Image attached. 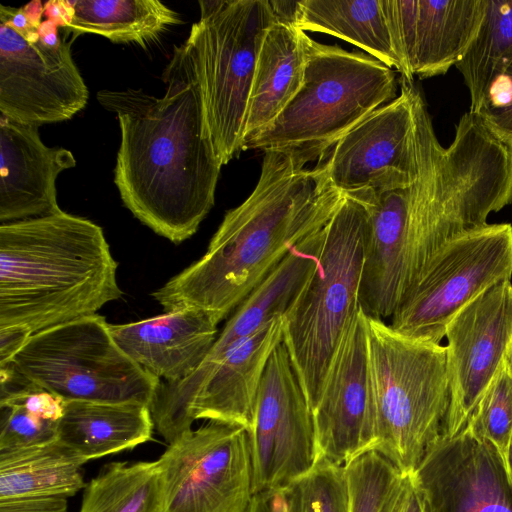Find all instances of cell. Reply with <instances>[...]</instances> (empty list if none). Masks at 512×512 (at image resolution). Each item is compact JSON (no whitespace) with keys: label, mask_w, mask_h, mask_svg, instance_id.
<instances>
[{"label":"cell","mask_w":512,"mask_h":512,"mask_svg":"<svg viewBox=\"0 0 512 512\" xmlns=\"http://www.w3.org/2000/svg\"><path fill=\"white\" fill-rule=\"evenodd\" d=\"M165 94L101 90L99 103L117 116L121 141L114 182L126 208L156 234L178 244L212 209L221 167L206 122L195 55L174 48Z\"/></svg>","instance_id":"6da1fadb"},{"label":"cell","mask_w":512,"mask_h":512,"mask_svg":"<svg viewBox=\"0 0 512 512\" xmlns=\"http://www.w3.org/2000/svg\"><path fill=\"white\" fill-rule=\"evenodd\" d=\"M344 195L319 165L265 151L255 189L229 210L205 254L152 293L164 311L228 316L297 244L322 230Z\"/></svg>","instance_id":"7a4b0ae2"},{"label":"cell","mask_w":512,"mask_h":512,"mask_svg":"<svg viewBox=\"0 0 512 512\" xmlns=\"http://www.w3.org/2000/svg\"><path fill=\"white\" fill-rule=\"evenodd\" d=\"M103 229L63 210L0 225V327L32 335L122 296Z\"/></svg>","instance_id":"3957f363"},{"label":"cell","mask_w":512,"mask_h":512,"mask_svg":"<svg viewBox=\"0 0 512 512\" xmlns=\"http://www.w3.org/2000/svg\"><path fill=\"white\" fill-rule=\"evenodd\" d=\"M414 117L418 174L408 187L401 302L436 250L484 227L490 213L512 203V148L495 138L475 113L460 118L448 148L439 143L418 89Z\"/></svg>","instance_id":"277c9868"},{"label":"cell","mask_w":512,"mask_h":512,"mask_svg":"<svg viewBox=\"0 0 512 512\" xmlns=\"http://www.w3.org/2000/svg\"><path fill=\"white\" fill-rule=\"evenodd\" d=\"M395 71L363 52L311 40L303 83L261 133L243 150L277 151L305 166L373 111L397 97Z\"/></svg>","instance_id":"5b68a950"},{"label":"cell","mask_w":512,"mask_h":512,"mask_svg":"<svg viewBox=\"0 0 512 512\" xmlns=\"http://www.w3.org/2000/svg\"><path fill=\"white\" fill-rule=\"evenodd\" d=\"M365 314V313H364ZM376 420L373 450L414 472L442 434L450 404L446 347L403 336L365 315Z\"/></svg>","instance_id":"8992f818"},{"label":"cell","mask_w":512,"mask_h":512,"mask_svg":"<svg viewBox=\"0 0 512 512\" xmlns=\"http://www.w3.org/2000/svg\"><path fill=\"white\" fill-rule=\"evenodd\" d=\"M367 210L344 196L325 228L319 264L283 316L285 344L311 411L359 309Z\"/></svg>","instance_id":"52a82bcc"},{"label":"cell","mask_w":512,"mask_h":512,"mask_svg":"<svg viewBox=\"0 0 512 512\" xmlns=\"http://www.w3.org/2000/svg\"><path fill=\"white\" fill-rule=\"evenodd\" d=\"M190 29L207 126L227 164L243 151L244 130L263 39L277 21L269 0H200Z\"/></svg>","instance_id":"ba28073f"},{"label":"cell","mask_w":512,"mask_h":512,"mask_svg":"<svg viewBox=\"0 0 512 512\" xmlns=\"http://www.w3.org/2000/svg\"><path fill=\"white\" fill-rule=\"evenodd\" d=\"M7 365L64 401L150 407L161 381L122 351L98 314L31 335Z\"/></svg>","instance_id":"9c48e42d"},{"label":"cell","mask_w":512,"mask_h":512,"mask_svg":"<svg viewBox=\"0 0 512 512\" xmlns=\"http://www.w3.org/2000/svg\"><path fill=\"white\" fill-rule=\"evenodd\" d=\"M43 16L41 1L0 5V114L36 127L71 119L89 98L73 39H62L57 22Z\"/></svg>","instance_id":"30bf717a"},{"label":"cell","mask_w":512,"mask_h":512,"mask_svg":"<svg viewBox=\"0 0 512 512\" xmlns=\"http://www.w3.org/2000/svg\"><path fill=\"white\" fill-rule=\"evenodd\" d=\"M511 276V224H487L463 233L430 257L389 325L408 338L440 344L459 311Z\"/></svg>","instance_id":"8fae6325"},{"label":"cell","mask_w":512,"mask_h":512,"mask_svg":"<svg viewBox=\"0 0 512 512\" xmlns=\"http://www.w3.org/2000/svg\"><path fill=\"white\" fill-rule=\"evenodd\" d=\"M283 316L275 317L212 363L185 379L160 381L150 411L154 427L171 444L199 419L252 426L267 362L283 342Z\"/></svg>","instance_id":"7c38bea8"},{"label":"cell","mask_w":512,"mask_h":512,"mask_svg":"<svg viewBox=\"0 0 512 512\" xmlns=\"http://www.w3.org/2000/svg\"><path fill=\"white\" fill-rule=\"evenodd\" d=\"M162 512H246L253 493L248 431L208 421L156 460Z\"/></svg>","instance_id":"4fadbf2b"},{"label":"cell","mask_w":512,"mask_h":512,"mask_svg":"<svg viewBox=\"0 0 512 512\" xmlns=\"http://www.w3.org/2000/svg\"><path fill=\"white\" fill-rule=\"evenodd\" d=\"M248 435L254 494L282 489L317 461L312 411L283 342L267 362Z\"/></svg>","instance_id":"5bb4252c"},{"label":"cell","mask_w":512,"mask_h":512,"mask_svg":"<svg viewBox=\"0 0 512 512\" xmlns=\"http://www.w3.org/2000/svg\"><path fill=\"white\" fill-rule=\"evenodd\" d=\"M416 90L413 83L401 80L394 100L373 111L319 160L332 186L344 196L403 189L415 182Z\"/></svg>","instance_id":"9a60e30c"},{"label":"cell","mask_w":512,"mask_h":512,"mask_svg":"<svg viewBox=\"0 0 512 512\" xmlns=\"http://www.w3.org/2000/svg\"><path fill=\"white\" fill-rule=\"evenodd\" d=\"M450 404L443 434L467 425L501 367L512 339V282L500 281L467 304L446 327Z\"/></svg>","instance_id":"2e32d148"},{"label":"cell","mask_w":512,"mask_h":512,"mask_svg":"<svg viewBox=\"0 0 512 512\" xmlns=\"http://www.w3.org/2000/svg\"><path fill=\"white\" fill-rule=\"evenodd\" d=\"M312 417L317 460L344 466L374 449L375 409L361 307L335 353Z\"/></svg>","instance_id":"e0dca14e"},{"label":"cell","mask_w":512,"mask_h":512,"mask_svg":"<svg viewBox=\"0 0 512 512\" xmlns=\"http://www.w3.org/2000/svg\"><path fill=\"white\" fill-rule=\"evenodd\" d=\"M486 0H384L402 80L445 74L475 38Z\"/></svg>","instance_id":"ac0fdd59"},{"label":"cell","mask_w":512,"mask_h":512,"mask_svg":"<svg viewBox=\"0 0 512 512\" xmlns=\"http://www.w3.org/2000/svg\"><path fill=\"white\" fill-rule=\"evenodd\" d=\"M415 473L432 512H512V480L499 456L466 428L442 433Z\"/></svg>","instance_id":"d6986e66"},{"label":"cell","mask_w":512,"mask_h":512,"mask_svg":"<svg viewBox=\"0 0 512 512\" xmlns=\"http://www.w3.org/2000/svg\"><path fill=\"white\" fill-rule=\"evenodd\" d=\"M36 126L0 114V222L44 217L62 211L58 175L76 165L71 151L46 146Z\"/></svg>","instance_id":"ffe728a7"},{"label":"cell","mask_w":512,"mask_h":512,"mask_svg":"<svg viewBox=\"0 0 512 512\" xmlns=\"http://www.w3.org/2000/svg\"><path fill=\"white\" fill-rule=\"evenodd\" d=\"M217 325L203 310L183 308L109 330L122 351L143 369L168 383L191 375L217 338Z\"/></svg>","instance_id":"44dd1931"},{"label":"cell","mask_w":512,"mask_h":512,"mask_svg":"<svg viewBox=\"0 0 512 512\" xmlns=\"http://www.w3.org/2000/svg\"><path fill=\"white\" fill-rule=\"evenodd\" d=\"M353 199L367 210L359 303L365 315L385 321L402 296L408 187Z\"/></svg>","instance_id":"7402d4cb"},{"label":"cell","mask_w":512,"mask_h":512,"mask_svg":"<svg viewBox=\"0 0 512 512\" xmlns=\"http://www.w3.org/2000/svg\"><path fill=\"white\" fill-rule=\"evenodd\" d=\"M325 228L294 246L237 306L202 363H212L275 317L284 316L316 270Z\"/></svg>","instance_id":"603a6c76"},{"label":"cell","mask_w":512,"mask_h":512,"mask_svg":"<svg viewBox=\"0 0 512 512\" xmlns=\"http://www.w3.org/2000/svg\"><path fill=\"white\" fill-rule=\"evenodd\" d=\"M311 40L290 22L276 21L267 30L250 92L244 143L268 128L300 89Z\"/></svg>","instance_id":"cb8c5ba5"},{"label":"cell","mask_w":512,"mask_h":512,"mask_svg":"<svg viewBox=\"0 0 512 512\" xmlns=\"http://www.w3.org/2000/svg\"><path fill=\"white\" fill-rule=\"evenodd\" d=\"M154 428L144 404L68 400L57 422V440L87 462L149 441Z\"/></svg>","instance_id":"d4e9b609"},{"label":"cell","mask_w":512,"mask_h":512,"mask_svg":"<svg viewBox=\"0 0 512 512\" xmlns=\"http://www.w3.org/2000/svg\"><path fill=\"white\" fill-rule=\"evenodd\" d=\"M44 16L72 30L75 37L90 33L141 46L181 22L158 0H53L44 3Z\"/></svg>","instance_id":"484cf974"},{"label":"cell","mask_w":512,"mask_h":512,"mask_svg":"<svg viewBox=\"0 0 512 512\" xmlns=\"http://www.w3.org/2000/svg\"><path fill=\"white\" fill-rule=\"evenodd\" d=\"M295 25L347 41L400 73L384 0H301Z\"/></svg>","instance_id":"4316f807"},{"label":"cell","mask_w":512,"mask_h":512,"mask_svg":"<svg viewBox=\"0 0 512 512\" xmlns=\"http://www.w3.org/2000/svg\"><path fill=\"white\" fill-rule=\"evenodd\" d=\"M85 463L57 439L0 452V499L73 496L86 486L81 470Z\"/></svg>","instance_id":"83f0119b"},{"label":"cell","mask_w":512,"mask_h":512,"mask_svg":"<svg viewBox=\"0 0 512 512\" xmlns=\"http://www.w3.org/2000/svg\"><path fill=\"white\" fill-rule=\"evenodd\" d=\"M511 61L512 0H486L478 32L455 65L469 91V112L479 110L492 84Z\"/></svg>","instance_id":"f1b7e54d"},{"label":"cell","mask_w":512,"mask_h":512,"mask_svg":"<svg viewBox=\"0 0 512 512\" xmlns=\"http://www.w3.org/2000/svg\"><path fill=\"white\" fill-rule=\"evenodd\" d=\"M79 512H162L156 461L113 462L86 486Z\"/></svg>","instance_id":"f546056e"},{"label":"cell","mask_w":512,"mask_h":512,"mask_svg":"<svg viewBox=\"0 0 512 512\" xmlns=\"http://www.w3.org/2000/svg\"><path fill=\"white\" fill-rule=\"evenodd\" d=\"M474 437L488 443L499 456L512 480V376L504 363L484 391L465 427Z\"/></svg>","instance_id":"4dcf8cb0"},{"label":"cell","mask_w":512,"mask_h":512,"mask_svg":"<svg viewBox=\"0 0 512 512\" xmlns=\"http://www.w3.org/2000/svg\"><path fill=\"white\" fill-rule=\"evenodd\" d=\"M281 491L287 512H349L344 466L324 458Z\"/></svg>","instance_id":"1f68e13d"},{"label":"cell","mask_w":512,"mask_h":512,"mask_svg":"<svg viewBox=\"0 0 512 512\" xmlns=\"http://www.w3.org/2000/svg\"><path fill=\"white\" fill-rule=\"evenodd\" d=\"M349 512H383L402 472L376 450L366 451L344 465Z\"/></svg>","instance_id":"d6a6232c"},{"label":"cell","mask_w":512,"mask_h":512,"mask_svg":"<svg viewBox=\"0 0 512 512\" xmlns=\"http://www.w3.org/2000/svg\"><path fill=\"white\" fill-rule=\"evenodd\" d=\"M57 439V422L16 404H0V452L26 449Z\"/></svg>","instance_id":"836d02e7"},{"label":"cell","mask_w":512,"mask_h":512,"mask_svg":"<svg viewBox=\"0 0 512 512\" xmlns=\"http://www.w3.org/2000/svg\"><path fill=\"white\" fill-rule=\"evenodd\" d=\"M475 114L495 138L512 148V61L492 84Z\"/></svg>","instance_id":"e575fe53"},{"label":"cell","mask_w":512,"mask_h":512,"mask_svg":"<svg viewBox=\"0 0 512 512\" xmlns=\"http://www.w3.org/2000/svg\"><path fill=\"white\" fill-rule=\"evenodd\" d=\"M383 512H432L415 471L402 473Z\"/></svg>","instance_id":"d590c367"},{"label":"cell","mask_w":512,"mask_h":512,"mask_svg":"<svg viewBox=\"0 0 512 512\" xmlns=\"http://www.w3.org/2000/svg\"><path fill=\"white\" fill-rule=\"evenodd\" d=\"M65 496L0 499V512H67Z\"/></svg>","instance_id":"8d00e7d4"},{"label":"cell","mask_w":512,"mask_h":512,"mask_svg":"<svg viewBox=\"0 0 512 512\" xmlns=\"http://www.w3.org/2000/svg\"><path fill=\"white\" fill-rule=\"evenodd\" d=\"M32 333L20 326L0 327V367L9 364Z\"/></svg>","instance_id":"74e56055"},{"label":"cell","mask_w":512,"mask_h":512,"mask_svg":"<svg viewBox=\"0 0 512 512\" xmlns=\"http://www.w3.org/2000/svg\"><path fill=\"white\" fill-rule=\"evenodd\" d=\"M246 512H287L281 489L254 494Z\"/></svg>","instance_id":"f35d334b"},{"label":"cell","mask_w":512,"mask_h":512,"mask_svg":"<svg viewBox=\"0 0 512 512\" xmlns=\"http://www.w3.org/2000/svg\"><path fill=\"white\" fill-rule=\"evenodd\" d=\"M277 21L295 24L298 1H270Z\"/></svg>","instance_id":"ab89813d"},{"label":"cell","mask_w":512,"mask_h":512,"mask_svg":"<svg viewBox=\"0 0 512 512\" xmlns=\"http://www.w3.org/2000/svg\"><path fill=\"white\" fill-rule=\"evenodd\" d=\"M503 363H504L507 371L512 376V339L510 340V342L507 346V349H506V352L504 355V359H503Z\"/></svg>","instance_id":"60d3db41"},{"label":"cell","mask_w":512,"mask_h":512,"mask_svg":"<svg viewBox=\"0 0 512 512\" xmlns=\"http://www.w3.org/2000/svg\"><path fill=\"white\" fill-rule=\"evenodd\" d=\"M509 460H510V467H511V473H512V441H511V447H510V456H509Z\"/></svg>","instance_id":"b9f144b4"}]
</instances>
